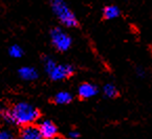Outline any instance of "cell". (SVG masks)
I'll return each mask as SVG.
<instances>
[{"mask_svg": "<svg viewBox=\"0 0 152 139\" xmlns=\"http://www.w3.org/2000/svg\"><path fill=\"white\" fill-rule=\"evenodd\" d=\"M4 120L10 124L26 126L33 124L40 117V112L37 108L27 102H18L14 104L10 110L2 114Z\"/></svg>", "mask_w": 152, "mask_h": 139, "instance_id": "cell-1", "label": "cell"}, {"mask_svg": "<svg viewBox=\"0 0 152 139\" xmlns=\"http://www.w3.org/2000/svg\"><path fill=\"white\" fill-rule=\"evenodd\" d=\"M53 13L59 21L66 27H76L79 22L74 12L70 10L64 0H52L50 1Z\"/></svg>", "mask_w": 152, "mask_h": 139, "instance_id": "cell-2", "label": "cell"}, {"mask_svg": "<svg viewBox=\"0 0 152 139\" xmlns=\"http://www.w3.org/2000/svg\"><path fill=\"white\" fill-rule=\"evenodd\" d=\"M50 41L59 52H66L72 47V37L61 27H54L50 31Z\"/></svg>", "mask_w": 152, "mask_h": 139, "instance_id": "cell-3", "label": "cell"}, {"mask_svg": "<svg viewBox=\"0 0 152 139\" xmlns=\"http://www.w3.org/2000/svg\"><path fill=\"white\" fill-rule=\"evenodd\" d=\"M75 73V67L70 64H56V67L48 73L53 81H61L69 78Z\"/></svg>", "mask_w": 152, "mask_h": 139, "instance_id": "cell-4", "label": "cell"}, {"mask_svg": "<svg viewBox=\"0 0 152 139\" xmlns=\"http://www.w3.org/2000/svg\"><path fill=\"white\" fill-rule=\"evenodd\" d=\"M38 129L44 139H55L58 135V128L52 120H43L38 126Z\"/></svg>", "mask_w": 152, "mask_h": 139, "instance_id": "cell-5", "label": "cell"}, {"mask_svg": "<svg viewBox=\"0 0 152 139\" xmlns=\"http://www.w3.org/2000/svg\"><path fill=\"white\" fill-rule=\"evenodd\" d=\"M98 88L96 85L92 84L89 82H84L79 85L78 88V95L82 99H89L94 97L98 94Z\"/></svg>", "mask_w": 152, "mask_h": 139, "instance_id": "cell-6", "label": "cell"}, {"mask_svg": "<svg viewBox=\"0 0 152 139\" xmlns=\"http://www.w3.org/2000/svg\"><path fill=\"white\" fill-rule=\"evenodd\" d=\"M20 139H44L40 134L38 126H34L33 124L23 126L20 132Z\"/></svg>", "mask_w": 152, "mask_h": 139, "instance_id": "cell-7", "label": "cell"}, {"mask_svg": "<svg viewBox=\"0 0 152 139\" xmlns=\"http://www.w3.org/2000/svg\"><path fill=\"white\" fill-rule=\"evenodd\" d=\"M18 74L22 80L34 81L39 77V73L35 67H22L19 69Z\"/></svg>", "mask_w": 152, "mask_h": 139, "instance_id": "cell-8", "label": "cell"}, {"mask_svg": "<svg viewBox=\"0 0 152 139\" xmlns=\"http://www.w3.org/2000/svg\"><path fill=\"white\" fill-rule=\"evenodd\" d=\"M120 15H121V11H120V9L116 5H106L103 10L104 18L107 19V20H114V19L119 18Z\"/></svg>", "mask_w": 152, "mask_h": 139, "instance_id": "cell-9", "label": "cell"}, {"mask_svg": "<svg viewBox=\"0 0 152 139\" xmlns=\"http://www.w3.org/2000/svg\"><path fill=\"white\" fill-rule=\"evenodd\" d=\"M72 98H74V96L72 93L62 91V92L57 93L54 96V102L57 104H68L72 101Z\"/></svg>", "mask_w": 152, "mask_h": 139, "instance_id": "cell-10", "label": "cell"}, {"mask_svg": "<svg viewBox=\"0 0 152 139\" xmlns=\"http://www.w3.org/2000/svg\"><path fill=\"white\" fill-rule=\"evenodd\" d=\"M103 93L107 98H115L119 95L118 88L113 83H106L103 87Z\"/></svg>", "mask_w": 152, "mask_h": 139, "instance_id": "cell-11", "label": "cell"}, {"mask_svg": "<svg viewBox=\"0 0 152 139\" xmlns=\"http://www.w3.org/2000/svg\"><path fill=\"white\" fill-rule=\"evenodd\" d=\"M9 55L13 58H21L23 56L22 47L18 44H13L9 49Z\"/></svg>", "mask_w": 152, "mask_h": 139, "instance_id": "cell-12", "label": "cell"}, {"mask_svg": "<svg viewBox=\"0 0 152 139\" xmlns=\"http://www.w3.org/2000/svg\"><path fill=\"white\" fill-rule=\"evenodd\" d=\"M43 64H44V70L45 72L48 74L50 71H52L53 69H54L55 67H56V61L54 60V59L52 58V57H44V59H43Z\"/></svg>", "mask_w": 152, "mask_h": 139, "instance_id": "cell-13", "label": "cell"}, {"mask_svg": "<svg viewBox=\"0 0 152 139\" xmlns=\"http://www.w3.org/2000/svg\"><path fill=\"white\" fill-rule=\"evenodd\" d=\"M13 132L11 130H7V129H1L0 130V139H14Z\"/></svg>", "mask_w": 152, "mask_h": 139, "instance_id": "cell-14", "label": "cell"}, {"mask_svg": "<svg viewBox=\"0 0 152 139\" xmlns=\"http://www.w3.org/2000/svg\"><path fill=\"white\" fill-rule=\"evenodd\" d=\"M67 137H68L67 139H79L80 138V133L76 130H72V131H70V132H68Z\"/></svg>", "mask_w": 152, "mask_h": 139, "instance_id": "cell-15", "label": "cell"}, {"mask_svg": "<svg viewBox=\"0 0 152 139\" xmlns=\"http://www.w3.org/2000/svg\"><path fill=\"white\" fill-rule=\"evenodd\" d=\"M135 73H137V76L140 77V78L145 77V70H144L143 67H137V71H135Z\"/></svg>", "mask_w": 152, "mask_h": 139, "instance_id": "cell-16", "label": "cell"}, {"mask_svg": "<svg viewBox=\"0 0 152 139\" xmlns=\"http://www.w3.org/2000/svg\"><path fill=\"white\" fill-rule=\"evenodd\" d=\"M3 112H4V111H3L2 106H1V104H0V116H1V115L3 114Z\"/></svg>", "mask_w": 152, "mask_h": 139, "instance_id": "cell-17", "label": "cell"}, {"mask_svg": "<svg viewBox=\"0 0 152 139\" xmlns=\"http://www.w3.org/2000/svg\"><path fill=\"white\" fill-rule=\"evenodd\" d=\"M55 139H65V138H60V137H56Z\"/></svg>", "mask_w": 152, "mask_h": 139, "instance_id": "cell-18", "label": "cell"}]
</instances>
